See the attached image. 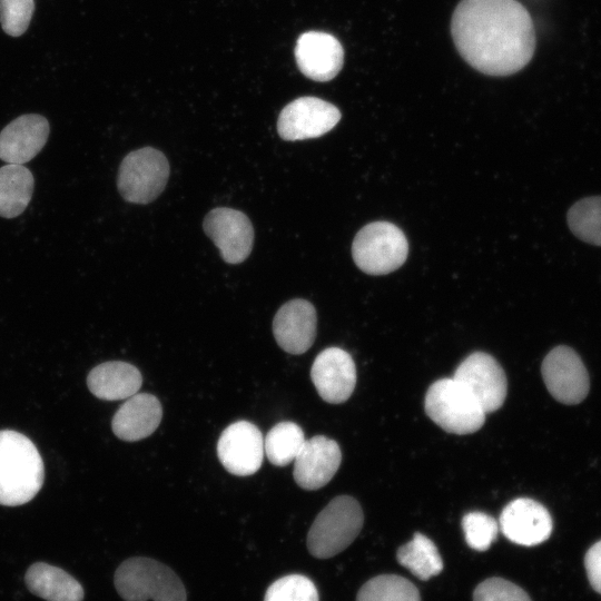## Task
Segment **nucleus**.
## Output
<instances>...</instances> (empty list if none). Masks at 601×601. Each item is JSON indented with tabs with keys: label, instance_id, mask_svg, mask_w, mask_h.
Returning a JSON list of instances; mask_svg holds the SVG:
<instances>
[{
	"label": "nucleus",
	"instance_id": "1",
	"mask_svg": "<svg viewBox=\"0 0 601 601\" xmlns=\"http://www.w3.org/2000/svg\"><path fill=\"white\" fill-rule=\"evenodd\" d=\"M451 33L461 57L487 76L520 71L535 50L532 18L518 0H461Z\"/></svg>",
	"mask_w": 601,
	"mask_h": 601
},
{
	"label": "nucleus",
	"instance_id": "2",
	"mask_svg": "<svg viewBox=\"0 0 601 601\" xmlns=\"http://www.w3.org/2000/svg\"><path fill=\"white\" fill-rule=\"evenodd\" d=\"M43 480V461L32 441L16 431H0V504L17 506L31 501Z\"/></svg>",
	"mask_w": 601,
	"mask_h": 601
},
{
	"label": "nucleus",
	"instance_id": "3",
	"mask_svg": "<svg viewBox=\"0 0 601 601\" xmlns=\"http://www.w3.org/2000/svg\"><path fill=\"white\" fill-rule=\"evenodd\" d=\"M115 587L125 601H187L178 575L150 558L135 556L124 561L115 572Z\"/></svg>",
	"mask_w": 601,
	"mask_h": 601
},
{
	"label": "nucleus",
	"instance_id": "4",
	"mask_svg": "<svg viewBox=\"0 0 601 601\" xmlns=\"http://www.w3.org/2000/svg\"><path fill=\"white\" fill-rule=\"evenodd\" d=\"M364 514L352 496L333 499L316 516L308 534L309 553L318 559L332 558L344 551L359 534Z\"/></svg>",
	"mask_w": 601,
	"mask_h": 601
},
{
	"label": "nucleus",
	"instance_id": "5",
	"mask_svg": "<svg viewBox=\"0 0 601 601\" xmlns=\"http://www.w3.org/2000/svg\"><path fill=\"white\" fill-rule=\"evenodd\" d=\"M425 412L444 431L464 435L482 427L485 412L454 377L434 382L425 395Z\"/></svg>",
	"mask_w": 601,
	"mask_h": 601
},
{
	"label": "nucleus",
	"instance_id": "6",
	"mask_svg": "<svg viewBox=\"0 0 601 601\" xmlns=\"http://www.w3.org/2000/svg\"><path fill=\"white\" fill-rule=\"evenodd\" d=\"M407 254L408 244L404 233L387 221L364 226L352 245L355 264L370 275H385L397 269L406 260Z\"/></svg>",
	"mask_w": 601,
	"mask_h": 601
},
{
	"label": "nucleus",
	"instance_id": "7",
	"mask_svg": "<svg viewBox=\"0 0 601 601\" xmlns=\"http://www.w3.org/2000/svg\"><path fill=\"white\" fill-rule=\"evenodd\" d=\"M169 164L166 156L151 147L129 152L118 173V189L129 203L148 204L156 199L168 181Z\"/></svg>",
	"mask_w": 601,
	"mask_h": 601
},
{
	"label": "nucleus",
	"instance_id": "8",
	"mask_svg": "<svg viewBox=\"0 0 601 601\" xmlns=\"http://www.w3.org/2000/svg\"><path fill=\"white\" fill-rule=\"evenodd\" d=\"M341 119L339 110L316 97H300L280 111L277 130L284 140L317 138L332 130Z\"/></svg>",
	"mask_w": 601,
	"mask_h": 601
},
{
	"label": "nucleus",
	"instance_id": "9",
	"mask_svg": "<svg viewBox=\"0 0 601 601\" xmlns=\"http://www.w3.org/2000/svg\"><path fill=\"white\" fill-rule=\"evenodd\" d=\"M480 403L485 413L499 410L506 397V376L496 359L484 352L470 354L454 376Z\"/></svg>",
	"mask_w": 601,
	"mask_h": 601
},
{
	"label": "nucleus",
	"instance_id": "10",
	"mask_svg": "<svg viewBox=\"0 0 601 601\" xmlns=\"http://www.w3.org/2000/svg\"><path fill=\"white\" fill-rule=\"evenodd\" d=\"M542 377L550 394L563 404H578L589 392V376L580 356L568 346L551 349L542 363Z\"/></svg>",
	"mask_w": 601,
	"mask_h": 601
},
{
	"label": "nucleus",
	"instance_id": "11",
	"mask_svg": "<svg viewBox=\"0 0 601 601\" xmlns=\"http://www.w3.org/2000/svg\"><path fill=\"white\" fill-rule=\"evenodd\" d=\"M264 437L258 427L248 421L228 425L217 442V455L223 466L234 475L256 473L264 459Z\"/></svg>",
	"mask_w": 601,
	"mask_h": 601
},
{
	"label": "nucleus",
	"instance_id": "12",
	"mask_svg": "<svg viewBox=\"0 0 601 601\" xmlns=\"http://www.w3.org/2000/svg\"><path fill=\"white\" fill-rule=\"evenodd\" d=\"M203 227L226 263H242L250 254L254 228L244 213L226 207L215 208L206 215Z\"/></svg>",
	"mask_w": 601,
	"mask_h": 601
},
{
	"label": "nucleus",
	"instance_id": "13",
	"mask_svg": "<svg viewBox=\"0 0 601 601\" xmlns=\"http://www.w3.org/2000/svg\"><path fill=\"white\" fill-rule=\"evenodd\" d=\"M311 378L325 402L343 403L349 398L355 388V363L352 356L339 347L325 348L312 365Z\"/></svg>",
	"mask_w": 601,
	"mask_h": 601
},
{
	"label": "nucleus",
	"instance_id": "14",
	"mask_svg": "<svg viewBox=\"0 0 601 601\" xmlns=\"http://www.w3.org/2000/svg\"><path fill=\"white\" fill-rule=\"evenodd\" d=\"M499 528L510 541L532 546L550 538L553 523L549 511L541 503L520 497L503 509Z\"/></svg>",
	"mask_w": 601,
	"mask_h": 601
},
{
	"label": "nucleus",
	"instance_id": "15",
	"mask_svg": "<svg viewBox=\"0 0 601 601\" xmlns=\"http://www.w3.org/2000/svg\"><path fill=\"white\" fill-rule=\"evenodd\" d=\"M295 59L300 72L315 81L335 78L344 63V50L332 35L322 31L302 33L295 46Z\"/></svg>",
	"mask_w": 601,
	"mask_h": 601
},
{
	"label": "nucleus",
	"instance_id": "16",
	"mask_svg": "<svg viewBox=\"0 0 601 601\" xmlns=\"http://www.w3.org/2000/svg\"><path fill=\"white\" fill-rule=\"evenodd\" d=\"M341 461V449L334 440L323 435L305 440L294 460V480L302 489H321L333 479Z\"/></svg>",
	"mask_w": 601,
	"mask_h": 601
},
{
	"label": "nucleus",
	"instance_id": "17",
	"mask_svg": "<svg viewBox=\"0 0 601 601\" xmlns=\"http://www.w3.org/2000/svg\"><path fill=\"white\" fill-rule=\"evenodd\" d=\"M317 316L315 307L305 299L285 303L273 321L274 337L285 352L294 355L305 353L316 337Z\"/></svg>",
	"mask_w": 601,
	"mask_h": 601
},
{
	"label": "nucleus",
	"instance_id": "18",
	"mask_svg": "<svg viewBox=\"0 0 601 601\" xmlns=\"http://www.w3.org/2000/svg\"><path fill=\"white\" fill-rule=\"evenodd\" d=\"M49 122L40 115H22L0 132V159L8 164L30 161L46 145Z\"/></svg>",
	"mask_w": 601,
	"mask_h": 601
},
{
	"label": "nucleus",
	"instance_id": "19",
	"mask_svg": "<svg viewBox=\"0 0 601 601\" xmlns=\"http://www.w3.org/2000/svg\"><path fill=\"white\" fill-rule=\"evenodd\" d=\"M162 416L159 400L149 393H136L127 398L114 415V434L128 442L146 439L155 432Z\"/></svg>",
	"mask_w": 601,
	"mask_h": 601
},
{
	"label": "nucleus",
	"instance_id": "20",
	"mask_svg": "<svg viewBox=\"0 0 601 601\" xmlns=\"http://www.w3.org/2000/svg\"><path fill=\"white\" fill-rule=\"evenodd\" d=\"M142 384L140 371L126 362H106L93 367L87 376L89 391L106 401L127 400Z\"/></svg>",
	"mask_w": 601,
	"mask_h": 601
},
{
	"label": "nucleus",
	"instance_id": "21",
	"mask_svg": "<svg viewBox=\"0 0 601 601\" xmlns=\"http://www.w3.org/2000/svg\"><path fill=\"white\" fill-rule=\"evenodd\" d=\"M28 589L46 601H82L83 589L69 573L60 568L37 562L26 572Z\"/></svg>",
	"mask_w": 601,
	"mask_h": 601
},
{
	"label": "nucleus",
	"instance_id": "22",
	"mask_svg": "<svg viewBox=\"0 0 601 601\" xmlns=\"http://www.w3.org/2000/svg\"><path fill=\"white\" fill-rule=\"evenodd\" d=\"M35 187L31 171L23 165L8 164L0 168V216L13 218L28 206Z\"/></svg>",
	"mask_w": 601,
	"mask_h": 601
},
{
	"label": "nucleus",
	"instance_id": "23",
	"mask_svg": "<svg viewBox=\"0 0 601 601\" xmlns=\"http://www.w3.org/2000/svg\"><path fill=\"white\" fill-rule=\"evenodd\" d=\"M401 565L421 580H428L443 570V561L437 548L427 536L415 533L396 553Z\"/></svg>",
	"mask_w": 601,
	"mask_h": 601
},
{
	"label": "nucleus",
	"instance_id": "24",
	"mask_svg": "<svg viewBox=\"0 0 601 601\" xmlns=\"http://www.w3.org/2000/svg\"><path fill=\"white\" fill-rule=\"evenodd\" d=\"M304 442V432L296 423L280 422L264 439L265 455L276 466L288 465L294 462Z\"/></svg>",
	"mask_w": 601,
	"mask_h": 601
},
{
	"label": "nucleus",
	"instance_id": "25",
	"mask_svg": "<svg viewBox=\"0 0 601 601\" xmlns=\"http://www.w3.org/2000/svg\"><path fill=\"white\" fill-rule=\"evenodd\" d=\"M356 601H421L417 588L396 574H381L365 582Z\"/></svg>",
	"mask_w": 601,
	"mask_h": 601
},
{
	"label": "nucleus",
	"instance_id": "26",
	"mask_svg": "<svg viewBox=\"0 0 601 601\" xmlns=\"http://www.w3.org/2000/svg\"><path fill=\"white\" fill-rule=\"evenodd\" d=\"M568 225L581 240L601 246V196L577 201L568 211Z\"/></svg>",
	"mask_w": 601,
	"mask_h": 601
},
{
	"label": "nucleus",
	"instance_id": "27",
	"mask_svg": "<svg viewBox=\"0 0 601 601\" xmlns=\"http://www.w3.org/2000/svg\"><path fill=\"white\" fill-rule=\"evenodd\" d=\"M264 601H318V592L307 577L288 574L267 588Z\"/></svg>",
	"mask_w": 601,
	"mask_h": 601
},
{
	"label": "nucleus",
	"instance_id": "28",
	"mask_svg": "<svg viewBox=\"0 0 601 601\" xmlns=\"http://www.w3.org/2000/svg\"><path fill=\"white\" fill-rule=\"evenodd\" d=\"M462 528L467 545L476 551L487 550L499 533V523L483 512H470L463 516Z\"/></svg>",
	"mask_w": 601,
	"mask_h": 601
},
{
	"label": "nucleus",
	"instance_id": "29",
	"mask_svg": "<svg viewBox=\"0 0 601 601\" xmlns=\"http://www.w3.org/2000/svg\"><path fill=\"white\" fill-rule=\"evenodd\" d=\"M33 11V0H0V22L3 31L12 37L21 36L27 30Z\"/></svg>",
	"mask_w": 601,
	"mask_h": 601
},
{
	"label": "nucleus",
	"instance_id": "30",
	"mask_svg": "<svg viewBox=\"0 0 601 601\" xmlns=\"http://www.w3.org/2000/svg\"><path fill=\"white\" fill-rule=\"evenodd\" d=\"M473 601H531V599L519 585L502 578H490L475 588Z\"/></svg>",
	"mask_w": 601,
	"mask_h": 601
},
{
	"label": "nucleus",
	"instance_id": "31",
	"mask_svg": "<svg viewBox=\"0 0 601 601\" xmlns=\"http://www.w3.org/2000/svg\"><path fill=\"white\" fill-rule=\"evenodd\" d=\"M584 565L591 587L601 594V540L588 550Z\"/></svg>",
	"mask_w": 601,
	"mask_h": 601
}]
</instances>
